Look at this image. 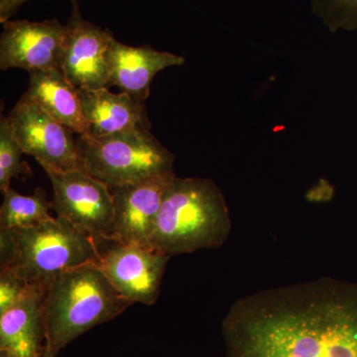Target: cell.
<instances>
[{"label":"cell","mask_w":357,"mask_h":357,"mask_svg":"<svg viewBox=\"0 0 357 357\" xmlns=\"http://www.w3.org/2000/svg\"><path fill=\"white\" fill-rule=\"evenodd\" d=\"M222 331L227 357H357V283L325 277L251 294Z\"/></svg>","instance_id":"6da1fadb"},{"label":"cell","mask_w":357,"mask_h":357,"mask_svg":"<svg viewBox=\"0 0 357 357\" xmlns=\"http://www.w3.org/2000/svg\"><path fill=\"white\" fill-rule=\"evenodd\" d=\"M227 203L208 178H173L167 188L150 246L170 256L220 248L229 236Z\"/></svg>","instance_id":"7a4b0ae2"},{"label":"cell","mask_w":357,"mask_h":357,"mask_svg":"<svg viewBox=\"0 0 357 357\" xmlns=\"http://www.w3.org/2000/svg\"><path fill=\"white\" fill-rule=\"evenodd\" d=\"M1 269L48 288L61 275L100 262L98 244L62 217L22 229H0Z\"/></svg>","instance_id":"3957f363"},{"label":"cell","mask_w":357,"mask_h":357,"mask_svg":"<svg viewBox=\"0 0 357 357\" xmlns=\"http://www.w3.org/2000/svg\"><path fill=\"white\" fill-rule=\"evenodd\" d=\"M131 305L98 263L70 270L52 282L47 290L45 347L59 354L79 335L116 318Z\"/></svg>","instance_id":"277c9868"},{"label":"cell","mask_w":357,"mask_h":357,"mask_svg":"<svg viewBox=\"0 0 357 357\" xmlns=\"http://www.w3.org/2000/svg\"><path fill=\"white\" fill-rule=\"evenodd\" d=\"M76 140L82 168L107 187L173 172L174 155L147 126L102 137L84 134Z\"/></svg>","instance_id":"5b68a950"},{"label":"cell","mask_w":357,"mask_h":357,"mask_svg":"<svg viewBox=\"0 0 357 357\" xmlns=\"http://www.w3.org/2000/svg\"><path fill=\"white\" fill-rule=\"evenodd\" d=\"M53 187L52 206L59 217L93 237L114 241V204L109 188L83 168L67 172L45 170Z\"/></svg>","instance_id":"8992f818"},{"label":"cell","mask_w":357,"mask_h":357,"mask_svg":"<svg viewBox=\"0 0 357 357\" xmlns=\"http://www.w3.org/2000/svg\"><path fill=\"white\" fill-rule=\"evenodd\" d=\"M9 119L23 152L34 157L44 170L67 172L82 168L74 131L27 96L23 95L16 103Z\"/></svg>","instance_id":"52a82bcc"},{"label":"cell","mask_w":357,"mask_h":357,"mask_svg":"<svg viewBox=\"0 0 357 357\" xmlns=\"http://www.w3.org/2000/svg\"><path fill=\"white\" fill-rule=\"evenodd\" d=\"M98 266L122 297L132 304L156 303L170 255L149 246L116 241L98 243Z\"/></svg>","instance_id":"ba28073f"},{"label":"cell","mask_w":357,"mask_h":357,"mask_svg":"<svg viewBox=\"0 0 357 357\" xmlns=\"http://www.w3.org/2000/svg\"><path fill=\"white\" fill-rule=\"evenodd\" d=\"M68 25L57 20H8L0 36V70H61Z\"/></svg>","instance_id":"9c48e42d"},{"label":"cell","mask_w":357,"mask_h":357,"mask_svg":"<svg viewBox=\"0 0 357 357\" xmlns=\"http://www.w3.org/2000/svg\"><path fill=\"white\" fill-rule=\"evenodd\" d=\"M67 25L68 35L61 62L63 74L77 89H107V54L114 35L109 29L84 20L77 4H74Z\"/></svg>","instance_id":"30bf717a"},{"label":"cell","mask_w":357,"mask_h":357,"mask_svg":"<svg viewBox=\"0 0 357 357\" xmlns=\"http://www.w3.org/2000/svg\"><path fill=\"white\" fill-rule=\"evenodd\" d=\"M174 172L134 184L109 187L114 204V241L150 246V237Z\"/></svg>","instance_id":"8fae6325"},{"label":"cell","mask_w":357,"mask_h":357,"mask_svg":"<svg viewBox=\"0 0 357 357\" xmlns=\"http://www.w3.org/2000/svg\"><path fill=\"white\" fill-rule=\"evenodd\" d=\"M109 66L107 89L116 86L123 93L144 102L149 96L155 76L166 68L180 66L184 58L150 46L132 47L114 38L107 54Z\"/></svg>","instance_id":"7c38bea8"},{"label":"cell","mask_w":357,"mask_h":357,"mask_svg":"<svg viewBox=\"0 0 357 357\" xmlns=\"http://www.w3.org/2000/svg\"><path fill=\"white\" fill-rule=\"evenodd\" d=\"M48 288L31 285L17 303L0 314V351L40 357L45 349L44 305Z\"/></svg>","instance_id":"4fadbf2b"},{"label":"cell","mask_w":357,"mask_h":357,"mask_svg":"<svg viewBox=\"0 0 357 357\" xmlns=\"http://www.w3.org/2000/svg\"><path fill=\"white\" fill-rule=\"evenodd\" d=\"M77 93L89 123L86 135L102 137L138 126L149 128L143 102L128 93H114L107 88L77 89Z\"/></svg>","instance_id":"5bb4252c"},{"label":"cell","mask_w":357,"mask_h":357,"mask_svg":"<svg viewBox=\"0 0 357 357\" xmlns=\"http://www.w3.org/2000/svg\"><path fill=\"white\" fill-rule=\"evenodd\" d=\"M29 84L24 93L54 119L72 129L77 135L88 133L77 89L59 69L36 70L29 73Z\"/></svg>","instance_id":"9a60e30c"},{"label":"cell","mask_w":357,"mask_h":357,"mask_svg":"<svg viewBox=\"0 0 357 357\" xmlns=\"http://www.w3.org/2000/svg\"><path fill=\"white\" fill-rule=\"evenodd\" d=\"M3 195L0 229L33 227L52 218V202L47 199L46 192L42 189H37L31 196H25L10 187Z\"/></svg>","instance_id":"2e32d148"},{"label":"cell","mask_w":357,"mask_h":357,"mask_svg":"<svg viewBox=\"0 0 357 357\" xmlns=\"http://www.w3.org/2000/svg\"><path fill=\"white\" fill-rule=\"evenodd\" d=\"M23 153L14 136L9 116H2L0 121V190L2 192L10 188L11 178L31 175L29 166L21 160Z\"/></svg>","instance_id":"e0dca14e"},{"label":"cell","mask_w":357,"mask_h":357,"mask_svg":"<svg viewBox=\"0 0 357 357\" xmlns=\"http://www.w3.org/2000/svg\"><path fill=\"white\" fill-rule=\"evenodd\" d=\"M312 3L332 29H357V0H312Z\"/></svg>","instance_id":"ac0fdd59"},{"label":"cell","mask_w":357,"mask_h":357,"mask_svg":"<svg viewBox=\"0 0 357 357\" xmlns=\"http://www.w3.org/2000/svg\"><path fill=\"white\" fill-rule=\"evenodd\" d=\"M24 279L9 269H1L0 272V314L22 298L29 288Z\"/></svg>","instance_id":"d6986e66"},{"label":"cell","mask_w":357,"mask_h":357,"mask_svg":"<svg viewBox=\"0 0 357 357\" xmlns=\"http://www.w3.org/2000/svg\"><path fill=\"white\" fill-rule=\"evenodd\" d=\"M28 0H0V22L6 23L17 13L21 6ZM77 4V0H73Z\"/></svg>","instance_id":"ffe728a7"},{"label":"cell","mask_w":357,"mask_h":357,"mask_svg":"<svg viewBox=\"0 0 357 357\" xmlns=\"http://www.w3.org/2000/svg\"><path fill=\"white\" fill-rule=\"evenodd\" d=\"M57 354H55V352L50 351V349H48L45 347L43 354H42V356L40 357H57Z\"/></svg>","instance_id":"44dd1931"},{"label":"cell","mask_w":357,"mask_h":357,"mask_svg":"<svg viewBox=\"0 0 357 357\" xmlns=\"http://www.w3.org/2000/svg\"><path fill=\"white\" fill-rule=\"evenodd\" d=\"M0 357H21L7 351H0Z\"/></svg>","instance_id":"7402d4cb"}]
</instances>
